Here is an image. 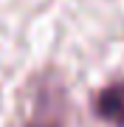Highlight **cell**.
<instances>
[{
  "mask_svg": "<svg viewBox=\"0 0 124 127\" xmlns=\"http://www.w3.org/2000/svg\"><path fill=\"white\" fill-rule=\"evenodd\" d=\"M93 116L110 127H124V76L93 96Z\"/></svg>",
  "mask_w": 124,
  "mask_h": 127,
  "instance_id": "6da1fadb",
  "label": "cell"
},
{
  "mask_svg": "<svg viewBox=\"0 0 124 127\" xmlns=\"http://www.w3.org/2000/svg\"><path fill=\"white\" fill-rule=\"evenodd\" d=\"M25 127H65V124H62V119L56 116V113L48 116V110H40V116L34 119V122H28Z\"/></svg>",
  "mask_w": 124,
  "mask_h": 127,
  "instance_id": "7a4b0ae2",
  "label": "cell"
}]
</instances>
